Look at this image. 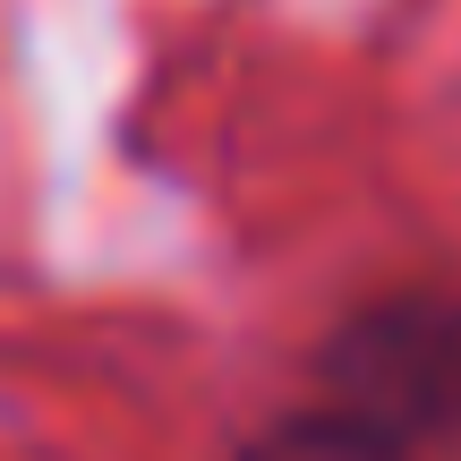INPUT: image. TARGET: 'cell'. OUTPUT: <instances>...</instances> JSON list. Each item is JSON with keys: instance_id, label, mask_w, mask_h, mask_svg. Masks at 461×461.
I'll use <instances>...</instances> for the list:
<instances>
[{"instance_id": "1", "label": "cell", "mask_w": 461, "mask_h": 461, "mask_svg": "<svg viewBox=\"0 0 461 461\" xmlns=\"http://www.w3.org/2000/svg\"><path fill=\"white\" fill-rule=\"evenodd\" d=\"M325 402L402 445L461 436V299L402 291L359 308L325 350Z\"/></svg>"}, {"instance_id": "2", "label": "cell", "mask_w": 461, "mask_h": 461, "mask_svg": "<svg viewBox=\"0 0 461 461\" xmlns=\"http://www.w3.org/2000/svg\"><path fill=\"white\" fill-rule=\"evenodd\" d=\"M240 461H411V445L367 428L342 402H325V411H299V419H282V428H265Z\"/></svg>"}]
</instances>
